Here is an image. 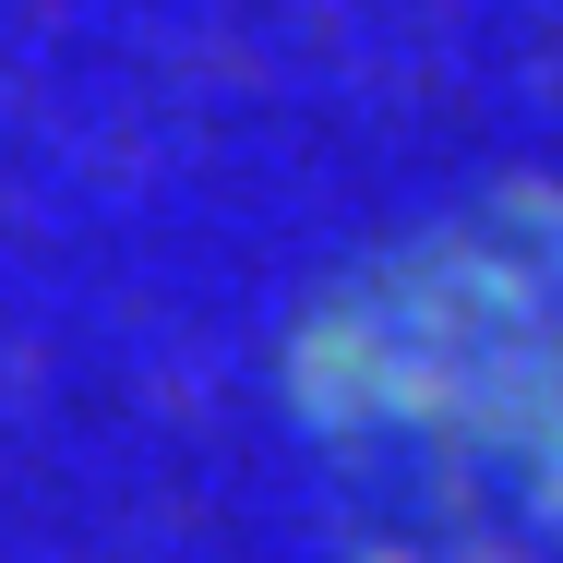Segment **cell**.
<instances>
[{"label": "cell", "instance_id": "6da1fadb", "mask_svg": "<svg viewBox=\"0 0 563 563\" xmlns=\"http://www.w3.org/2000/svg\"><path fill=\"white\" fill-rule=\"evenodd\" d=\"M312 432L360 516H396L420 563L563 540V217L516 192L384 288H347L300 347Z\"/></svg>", "mask_w": 563, "mask_h": 563}]
</instances>
